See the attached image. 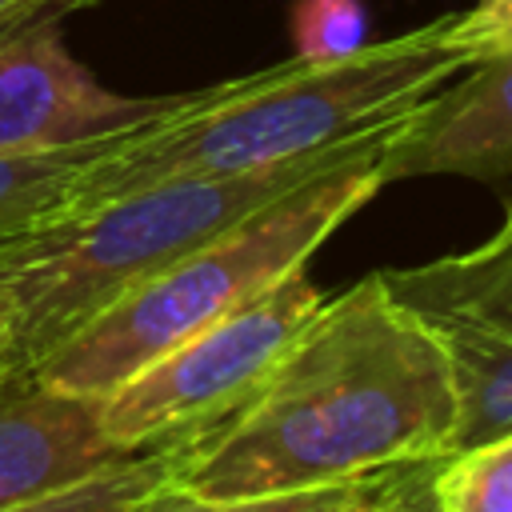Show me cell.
<instances>
[{"instance_id": "cell-7", "label": "cell", "mask_w": 512, "mask_h": 512, "mask_svg": "<svg viewBox=\"0 0 512 512\" xmlns=\"http://www.w3.org/2000/svg\"><path fill=\"white\" fill-rule=\"evenodd\" d=\"M384 188L412 176H512V52L488 56L428 92L380 156Z\"/></svg>"}, {"instance_id": "cell-8", "label": "cell", "mask_w": 512, "mask_h": 512, "mask_svg": "<svg viewBox=\"0 0 512 512\" xmlns=\"http://www.w3.org/2000/svg\"><path fill=\"white\" fill-rule=\"evenodd\" d=\"M100 404L44 384L32 364L0 352V508L132 456L104 436Z\"/></svg>"}, {"instance_id": "cell-6", "label": "cell", "mask_w": 512, "mask_h": 512, "mask_svg": "<svg viewBox=\"0 0 512 512\" xmlns=\"http://www.w3.org/2000/svg\"><path fill=\"white\" fill-rule=\"evenodd\" d=\"M64 16L0 28V156H32L148 120L172 96L104 88L64 44Z\"/></svg>"}, {"instance_id": "cell-1", "label": "cell", "mask_w": 512, "mask_h": 512, "mask_svg": "<svg viewBox=\"0 0 512 512\" xmlns=\"http://www.w3.org/2000/svg\"><path fill=\"white\" fill-rule=\"evenodd\" d=\"M456 420L444 352L368 272L324 296L256 392L200 436L180 492L216 504L388 476L448 456Z\"/></svg>"}, {"instance_id": "cell-3", "label": "cell", "mask_w": 512, "mask_h": 512, "mask_svg": "<svg viewBox=\"0 0 512 512\" xmlns=\"http://www.w3.org/2000/svg\"><path fill=\"white\" fill-rule=\"evenodd\" d=\"M400 128L172 260L36 360L32 372L60 392L104 400L200 328L260 296L292 268H304L348 216L384 192L380 156Z\"/></svg>"}, {"instance_id": "cell-18", "label": "cell", "mask_w": 512, "mask_h": 512, "mask_svg": "<svg viewBox=\"0 0 512 512\" xmlns=\"http://www.w3.org/2000/svg\"><path fill=\"white\" fill-rule=\"evenodd\" d=\"M8 340H12V304L0 288V352H8Z\"/></svg>"}, {"instance_id": "cell-14", "label": "cell", "mask_w": 512, "mask_h": 512, "mask_svg": "<svg viewBox=\"0 0 512 512\" xmlns=\"http://www.w3.org/2000/svg\"><path fill=\"white\" fill-rule=\"evenodd\" d=\"M452 44L472 64L512 52V0H472V8L452 12Z\"/></svg>"}, {"instance_id": "cell-5", "label": "cell", "mask_w": 512, "mask_h": 512, "mask_svg": "<svg viewBox=\"0 0 512 512\" xmlns=\"http://www.w3.org/2000/svg\"><path fill=\"white\" fill-rule=\"evenodd\" d=\"M384 292L436 340L452 368L456 448L512 428V200L500 228L468 252L380 268Z\"/></svg>"}, {"instance_id": "cell-2", "label": "cell", "mask_w": 512, "mask_h": 512, "mask_svg": "<svg viewBox=\"0 0 512 512\" xmlns=\"http://www.w3.org/2000/svg\"><path fill=\"white\" fill-rule=\"evenodd\" d=\"M408 112L412 104L268 168L152 184L84 216L0 240V288L12 304L8 356L20 364L44 360L124 292L220 236L248 212L384 140Z\"/></svg>"}, {"instance_id": "cell-17", "label": "cell", "mask_w": 512, "mask_h": 512, "mask_svg": "<svg viewBox=\"0 0 512 512\" xmlns=\"http://www.w3.org/2000/svg\"><path fill=\"white\" fill-rule=\"evenodd\" d=\"M424 468H428V464H416V468L408 472V484H404V512H436V504H432V496H428V488H424Z\"/></svg>"}, {"instance_id": "cell-11", "label": "cell", "mask_w": 512, "mask_h": 512, "mask_svg": "<svg viewBox=\"0 0 512 512\" xmlns=\"http://www.w3.org/2000/svg\"><path fill=\"white\" fill-rule=\"evenodd\" d=\"M436 512H512V428L424 468Z\"/></svg>"}, {"instance_id": "cell-16", "label": "cell", "mask_w": 512, "mask_h": 512, "mask_svg": "<svg viewBox=\"0 0 512 512\" xmlns=\"http://www.w3.org/2000/svg\"><path fill=\"white\" fill-rule=\"evenodd\" d=\"M100 0H0V28L16 24V20H28V16H68V12H80V8H92Z\"/></svg>"}, {"instance_id": "cell-9", "label": "cell", "mask_w": 512, "mask_h": 512, "mask_svg": "<svg viewBox=\"0 0 512 512\" xmlns=\"http://www.w3.org/2000/svg\"><path fill=\"white\" fill-rule=\"evenodd\" d=\"M216 424L176 432L100 472H88L64 488H52L44 496H32L0 512H176L180 504H188V496L180 492V472L192 448L200 444V436L212 432Z\"/></svg>"}, {"instance_id": "cell-4", "label": "cell", "mask_w": 512, "mask_h": 512, "mask_svg": "<svg viewBox=\"0 0 512 512\" xmlns=\"http://www.w3.org/2000/svg\"><path fill=\"white\" fill-rule=\"evenodd\" d=\"M320 300L324 292L308 280V264L292 268L108 392L100 404L104 436L124 452H140L176 432L224 420L256 392Z\"/></svg>"}, {"instance_id": "cell-15", "label": "cell", "mask_w": 512, "mask_h": 512, "mask_svg": "<svg viewBox=\"0 0 512 512\" xmlns=\"http://www.w3.org/2000/svg\"><path fill=\"white\" fill-rule=\"evenodd\" d=\"M408 472H412V468H400V472H392L384 484H376V488H368V492H360V496H352V500H344V504H336V508H324V512H404V484H408Z\"/></svg>"}, {"instance_id": "cell-13", "label": "cell", "mask_w": 512, "mask_h": 512, "mask_svg": "<svg viewBox=\"0 0 512 512\" xmlns=\"http://www.w3.org/2000/svg\"><path fill=\"white\" fill-rule=\"evenodd\" d=\"M392 476V472H388ZM388 476H372V480H352V484H328V488H300V492H276V496H248V500H216V504H200L188 500L176 512H324L336 508L376 484H384Z\"/></svg>"}, {"instance_id": "cell-10", "label": "cell", "mask_w": 512, "mask_h": 512, "mask_svg": "<svg viewBox=\"0 0 512 512\" xmlns=\"http://www.w3.org/2000/svg\"><path fill=\"white\" fill-rule=\"evenodd\" d=\"M108 136V132H104ZM100 136L32 156H0V240L44 228L56 220L76 168L88 160Z\"/></svg>"}, {"instance_id": "cell-12", "label": "cell", "mask_w": 512, "mask_h": 512, "mask_svg": "<svg viewBox=\"0 0 512 512\" xmlns=\"http://www.w3.org/2000/svg\"><path fill=\"white\" fill-rule=\"evenodd\" d=\"M296 60H344L368 44L364 0H292L288 8Z\"/></svg>"}]
</instances>
